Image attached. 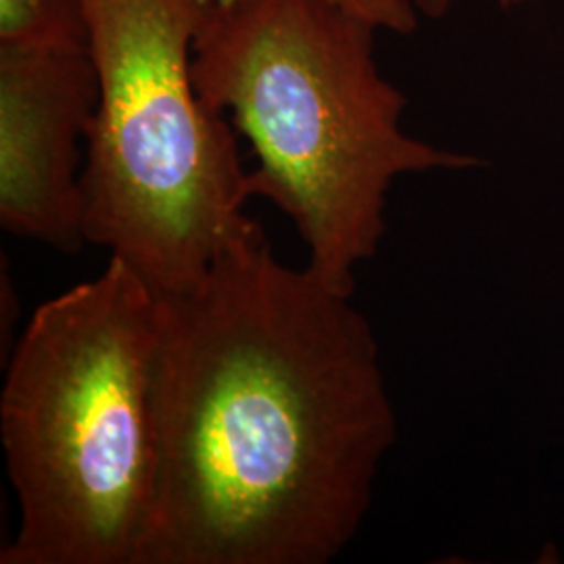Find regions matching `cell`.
Segmentation results:
<instances>
[{"instance_id":"1","label":"cell","mask_w":564,"mask_h":564,"mask_svg":"<svg viewBox=\"0 0 564 564\" xmlns=\"http://www.w3.org/2000/svg\"><path fill=\"white\" fill-rule=\"evenodd\" d=\"M160 473L141 564H326L360 531L398 440L351 295L265 232L162 295Z\"/></svg>"},{"instance_id":"2","label":"cell","mask_w":564,"mask_h":564,"mask_svg":"<svg viewBox=\"0 0 564 564\" xmlns=\"http://www.w3.org/2000/svg\"><path fill=\"white\" fill-rule=\"evenodd\" d=\"M379 32L335 0H216L193 48L199 97L258 160L251 197L281 209L307 268L347 295L381 247L393 182L484 165L403 130L408 99L377 63Z\"/></svg>"},{"instance_id":"3","label":"cell","mask_w":564,"mask_h":564,"mask_svg":"<svg viewBox=\"0 0 564 564\" xmlns=\"http://www.w3.org/2000/svg\"><path fill=\"white\" fill-rule=\"evenodd\" d=\"M163 302L111 258L9 354L0 442L20 502L0 564H141L153 523Z\"/></svg>"},{"instance_id":"4","label":"cell","mask_w":564,"mask_h":564,"mask_svg":"<svg viewBox=\"0 0 564 564\" xmlns=\"http://www.w3.org/2000/svg\"><path fill=\"white\" fill-rule=\"evenodd\" d=\"M216 0H84L99 105L82 170L84 237L160 295L263 235L237 130L203 101L193 48Z\"/></svg>"},{"instance_id":"5","label":"cell","mask_w":564,"mask_h":564,"mask_svg":"<svg viewBox=\"0 0 564 564\" xmlns=\"http://www.w3.org/2000/svg\"><path fill=\"white\" fill-rule=\"evenodd\" d=\"M99 105L88 53L0 48V226L78 253L82 170Z\"/></svg>"},{"instance_id":"6","label":"cell","mask_w":564,"mask_h":564,"mask_svg":"<svg viewBox=\"0 0 564 564\" xmlns=\"http://www.w3.org/2000/svg\"><path fill=\"white\" fill-rule=\"evenodd\" d=\"M0 48L88 53L84 0H0Z\"/></svg>"},{"instance_id":"7","label":"cell","mask_w":564,"mask_h":564,"mask_svg":"<svg viewBox=\"0 0 564 564\" xmlns=\"http://www.w3.org/2000/svg\"><path fill=\"white\" fill-rule=\"evenodd\" d=\"M351 13L360 15L381 32L410 36L419 30V18L412 0H335Z\"/></svg>"},{"instance_id":"8","label":"cell","mask_w":564,"mask_h":564,"mask_svg":"<svg viewBox=\"0 0 564 564\" xmlns=\"http://www.w3.org/2000/svg\"><path fill=\"white\" fill-rule=\"evenodd\" d=\"M414 2V7H416V11L423 15V18H429V20H444L445 15L449 13V9L454 7V2L456 0H412ZM502 9H517V7H521L524 4L527 0H496Z\"/></svg>"}]
</instances>
